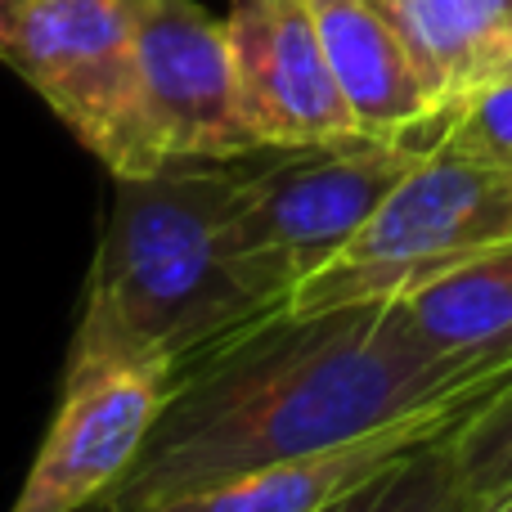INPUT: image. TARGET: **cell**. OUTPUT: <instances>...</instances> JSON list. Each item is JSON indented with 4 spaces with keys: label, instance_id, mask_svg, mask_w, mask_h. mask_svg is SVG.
<instances>
[{
    "label": "cell",
    "instance_id": "cell-1",
    "mask_svg": "<svg viewBox=\"0 0 512 512\" xmlns=\"http://www.w3.org/2000/svg\"><path fill=\"white\" fill-rule=\"evenodd\" d=\"M512 378L468 369L418 337L400 297L333 310H274L171 373L131 468L86 512L162 499L279 468L459 405Z\"/></svg>",
    "mask_w": 512,
    "mask_h": 512
},
{
    "label": "cell",
    "instance_id": "cell-2",
    "mask_svg": "<svg viewBox=\"0 0 512 512\" xmlns=\"http://www.w3.org/2000/svg\"><path fill=\"white\" fill-rule=\"evenodd\" d=\"M243 158H185L117 180V203L90 265L63 378L122 364L180 369L198 351L274 315L230 239Z\"/></svg>",
    "mask_w": 512,
    "mask_h": 512
},
{
    "label": "cell",
    "instance_id": "cell-3",
    "mask_svg": "<svg viewBox=\"0 0 512 512\" xmlns=\"http://www.w3.org/2000/svg\"><path fill=\"white\" fill-rule=\"evenodd\" d=\"M512 243V162L436 140L382 198L351 243L319 265L288 310L391 301L472 256Z\"/></svg>",
    "mask_w": 512,
    "mask_h": 512
},
{
    "label": "cell",
    "instance_id": "cell-4",
    "mask_svg": "<svg viewBox=\"0 0 512 512\" xmlns=\"http://www.w3.org/2000/svg\"><path fill=\"white\" fill-rule=\"evenodd\" d=\"M414 162V144L369 135L248 153L230 239L252 288L270 306H288L292 292L360 234Z\"/></svg>",
    "mask_w": 512,
    "mask_h": 512
},
{
    "label": "cell",
    "instance_id": "cell-5",
    "mask_svg": "<svg viewBox=\"0 0 512 512\" xmlns=\"http://www.w3.org/2000/svg\"><path fill=\"white\" fill-rule=\"evenodd\" d=\"M149 0H18L0 63L18 72L113 180L153 176L140 126L135 36Z\"/></svg>",
    "mask_w": 512,
    "mask_h": 512
},
{
    "label": "cell",
    "instance_id": "cell-6",
    "mask_svg": "<svg viewBox=\"0 0 512 512\" xmlns=\"http://www.w3.org/2000/svg\"><path fill=\"white\" fill-rule=\"evenodd\" d=\"M140 126L153 167L185 158H243L256 140L243 122L225 18L203 0H149L135 36Z\"/></svg>",
    "mask_w": 512,
    "mask_h": 512
},
{
    "label": "cell",
    "instance_id": "cell-7",
    "mask_svg": "<svg viewBox=\"0 0 512 512\" xmlns=\"http://www.w3.org/2000/svg\"><path fill=\"white\" fill-rule=\"evenodd\" d=\"M225 32L256 149H310L360 135L328 68L310 0H230Z\"/></svg>",
    "mask_w": 512,
    "mask_h": 512
},
{
    "label": "cell",
    "instance_id": "cell-8",
    "mask_svg": "<svg viewBox=\"0 0 512 512\" xmlns=\"http://www.w3.org/2000/svg\"><path fill=\"white\" fill-rule=\"evenodd\" d=\"M171 373V364H122L63 378L59 414L9 512H86L131 468Z\"/></svg>",
    "mask_w": 512,
    "mask_h": 512
},
{
    "label": "cell",
    "instance_id": "cell-9",
    "mask_svg": "<svg viewBox=\"0 0 512 512\" xmlns=\"http://www.w3.org/2000/svg\"><path fill=\"white\" fill-rule=\"evenodd\" d=\"M310 9L355 131L432 149L441 140L432 95L382 9L373 0H310Z\"/></svg>",
    "mask_w": 512,
    "mask_h": 512
},
{
    "label": "cell",
    "instance_id": "cell-10",
    "mask_svg": "<svg viewBox=\"0 0 512 512\" xmlns=\"http://www.w3.org/2000/svg\"><path fill=\"white\" fill-rule=\"evenodd\" d=\"M400 45L409 50L418 77L436 108L441 135L450 117L512 72V0H373Z\"/></svg>",
    "mask_w": 512,
    "mask_h": 512
},
{
    "label": "cell",
    "instance_id": "cell-11",
    "mask_svg": "<svg viewBox=\"0 0 512 512\" xmlns=\"http://www.w3.org/2000/svg\"><path fill=\"white\" fill-rule=\"evenodd\" d=\"M432 351L468 369L512 364V243L472 256L400 297Z\"/></svg>",
    "mask_w": 512,
    "mask_h": 512
},
{
    "label": "cell",
    "instance_id": "cell-12",
    "mask_svg": "<svg viewBox=\"0 0 512 512\" xmlns=\"http://www.w3.org/2000/svg\"><path fill=\"white\" fill-rule=\"evenodd\" d=\"M450 432L405 450L382 472H373L369 481L328 499L315 512H472V499L463 495L459 472H454Z\"/></svg>",
    "mask_w": 512,
    "mask_h": 512
},
{
    "label": "cell",
    "instance_id": "cell-13",
    "mask_svg": "<svg viewBox=\"0 0 512 512\" xmlns=\"http://www.w3.org/2000/svg\"><path fill=\"white\" fill-rule=\"evenodd\" d=\"M454 472L472 508L512 490V378L490 391L468 418L450 432Z\"/></svg>",
    "mask_w": 512,
    "mask_h": 512
},
{
    "label": "cell",
    "instance_id": "cell-14",
    "mask_svg": "<svg viewBox=\"0 0 512 512\" xmlns=\"http://www.w3.org/2000/svg\"><path fill=\"white\" fill-rule=\"evenodd\" d=\"M441 140L477 153L490 162H512V72L481 86L459 113L450 117V131Z\"/></svg>",
    "mask_w": 512,
    "mask_h": 512
},
{
    "label": "cell",
    "instance_id": "cell-15",
    "mask_svg": "<svg viewBox=\"0 0 512 512\" xmlns=\"http://www.w3.org/2000/svg\"><path fill=\"white\" fill-rule=\"evenodd\" d=\"M472 512H512V490H508V495H499V499H490V504L472 508Z\"/></svg>",
    "mask_w": 512,
    "mask_h": 512
},
{
    "label": "cell",
    "instance_id": "cell-16",
    "mask_svg": "<svg viewBox=\"0 0 512 512\" xmlns=\"http://www.w3.org/2000/svg\"><path fill=\"white\" fill-rule=\"evenodd\" d=\"M14 5H18V0H0V23L9 18V9H14Z\"/></svg>",
    "mask_w": 512,
    "mask_h": 512
}]
</instances>
